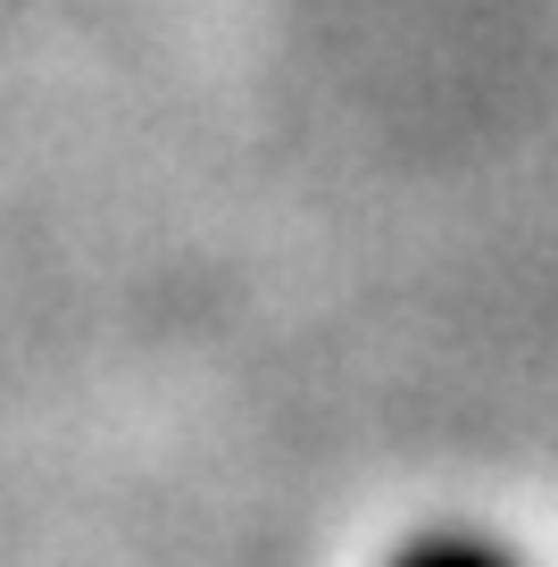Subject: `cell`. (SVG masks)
Instances as JSON below:
<instances>
[{"label": "cell", "mask_w": 558, "mask_h": 567, "mask_svg": "<svg viewBox=\"0 0 558 567\" xmlns=\"http://www.w3.org/2000/svg\"><path fill=\"white\" fill-rule=\"evenodd\" d=\"M392 567H517L500 543H484V534H425V543H409Z\"/></svg>", "instance_id": "6da1fadb"}]
</instances>
